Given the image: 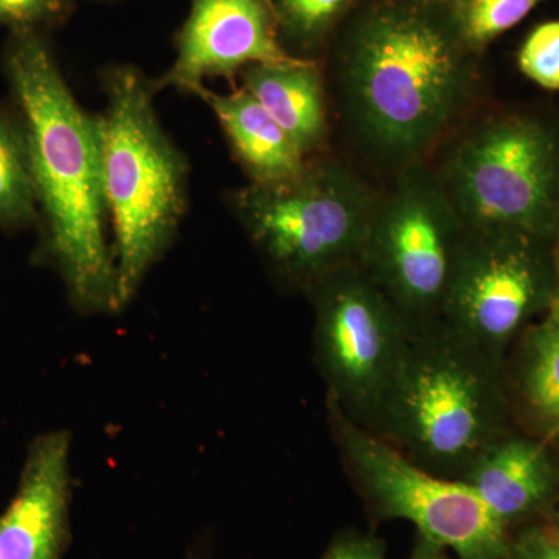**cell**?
I'll list each match as a JSON object with an SVG mask.
<instances>
[{
    "label": "cell",
    "mask_w": 559,
    "mask_h": 559,
    "mask_svg": "<svg viewBox=\"0 0 559 559\" xmlns=\"http://www.w3.org/2000/svg\"><path fill=\"white\" fill-rule=\"evenodd\" d=\"M479 58L439 2L373 0L337 47L345 112L374 153L415 164L468 105Z\"/></svg>",
    "instance_id": "1"
},
{
    "label": "cell",
    "mask_w": 559,
    "mask_h": 559,
    "mask_svg": "<svg viewBox=\"0 0 559 559\" xmlns=\"http://www.w3.org/2000/svg\"><path fill=\"white\" fill-rule=\"evenodd\" d=\"M5 73L27 131L47 249L70 297L84 311L119 310L97 116L76 100L38 31L13 32Z\"/></svg>",
    "instance_id": "2"
},
{
    "label": "cell",
    "mask_w": 559,
    "mask_h": 559,
    "mask_svg": "<svg viewBox=\"0 0 559 559\" xmlns=\"http://www.w3.org/2000/svg\"><path fill=\"white\" fill-rule=\"evenodd\" d=\"M100 80L103 189L121 310L178 234L189 209L190 164L157 117L153 79L135 66L116 64L103 70Z\"/></svg>",
    "instance_id": "3"
},
{
    "label": "cell",
    "mask_w": 559,
    "mask_h": 559,
    "mask_svg": "<svg viewBox=\"0 0 559 559\" xmlns=\"http://www.w3.org/2000/svg\"><path fill=\"white\" fill-rule=\"evenodd\" d=\"M502 360L443 323L412 330L373 430L423 469L459 480L506 436Z\"/></svg>",
    "instance_id": "4"
},
{
    "label": "cell",
    "mask_w": 559,
    "mask_h": 559,
    "mask_svg": "<svg viewBox=\"0 0 559 559\" xmlns=\"http://www.w3.org/2000/svg\"><path fill=\"white\" fill-rule=\"evenodd\" d=\"M377 197L347 165L316 156L288 179L234 191L230 207L275 277L308 294L358 261Z\"/></svg>",
    "instance_id": "5"
},
{
    "label": "cell",
    "mask_w": 559,
    "mask_h": 559,
    "mask_svg": "<svg viewBox=\"0 0 559 559\" xmlns=\"http://www.w3.org/2000/svg\"><path fill=\"white\" fill-rule=\"evenodd\" d=\"M437 175L466 229L559 241V135L549 121L489 116L455 142Z\"/></svg>",
    "instance_id": "6"
},
{
    "label": "cell",
    "mask_w": 559,
    "mask_h": 559,
    "mask_svg": "<svg viewBox=\"0 0 559 559\" xmlns=\"http://www.w3.org/2000/svg\"><path fill=\"white\" fill-rule=\"evenodd\" d=\"M466 227L425 165H404L377 197L358 264L412 330L439 322Z\"/></svg>",
    "instance_id": "7"
},
{
    "label": "cell",
    "mask_w": 559,
    "mask_h": 559,
    "mask_svg": "<svg viewBox=\"0 0 559 559\" xmlns=\"http://www.w3.org/2000/svg\"><path fill=\"white\" fill-rule=\"evenodd\" d=\"M347 473L384 520H403L459 559H509L507 524L468 485L436 476L330 406Z\"/></svg>",
    "instance_id": "8"
},
{
    "label": "cell",
    "mask_w": 559,
    "mask_h": 559,
    "mask_svg": "<svg viewBox=\"0 0 559 559\" xmlns=\"http://www.w3.org/2000/svg\"><path fill=\"white\" fill-rule=\"evenodd\" d=\"M307 296L314 305L316 358L329 404L371 432L411 325L358 261L331 272Z\"/></svg>",
    "instance_id": "9"
},
{
    "label": "cell",
    "mask_w": 559,
    "mask_h": 559,
    "mask_svg": "<svg viewBox=\"0 0 559 559\" xmlns=\"http://www.w3.org/2000/svg\"><path fill=\"white\" fill-rule=\"evenodd\" d=\"M557 275L558 241L516 230L466 229L440 322L502 360L530 320L549 312Z\"/></svg>",
    "instance_id": "10"
},
{
    "label": "cell",
    "mask_w": 559,
    "mask_h": 559,
    "mask_svg": "<svg viewBox=\"0 0 559 559\" xmlns=\"http://www.w3.org/2000/svg\"><path fill=\"white\" fill-rule=\"evenodd\" d=\"M176 33L171 68L154 79L157 92L191 94L212 79L234 80L259 62L290 60L280 40L270 0H189Z\"/></svg>",
    "instance_id": "11"
},
{
    "label": "cell",
    "mask_w": 559,
    "mask_h": 559,
    "mask_svg": "<svg viewBox=\"0 0 559 559\" xmlns=\"http://www.w3.org/2000/svg\"><path fill=\"white\" fill-rule=\"evenodd\" d=\"M69 448L66 432L33 443L20 489L0 516V559H60L68 535Z\"/></svg>",
    "instance_id": "12"
},
{
    "label": "cell",
    "mask_w": 559,
    "mask_h": 559,
    "mask_svg": "<svg viewBox=\"0 0 559 559\" xmlns=\"http://www.w3.org/2000/svg\"><path fill=\"white\" fill-rule=\"evenodd\" d=\"M242 90L266 109L307 159L329 142V108L319 66L310 58L259 62L241 70Z\"/></svg>",
    "instance_id": "13"
},
{
    "label": "cell",
    "mask_w": 559,
    "mask_h": 559,
    "mask_svg": "<svg viewBox=\"0 0 559 559\" xmlns=\"http://www.w3.org/2000/svg\"><path fill=\"white\" fill-rule=\"evenodd\" d=\"M460 481L473 488L503 524L540 509L557 473L540 441L502 436L471 462Z\"/></svg>",
    "instance_id": "14"
},
{
    "label": "cell",
    "mask_w": 559,
    "mask_h": 559,
    "mask_svg": "<svg viewBox=\"0 0 559 559\" xmlns=\"http://www.w3.org/2000/svg\"><path fill=\"white\" fill-rule=\"evenodd\" d=\"M191 95L200 98L215 114L226 134L235 159L250 183H272L297 175L307 157L272 119L266 109L242 87L219 94L207 86Z\"/></svg>",
    "instance_id": "15"
},
{
    "label": "cell",
    "mask_w": 559,
    "mask_h": 559,
    "mask_svg": "<svg viewBox=\"0 0 559 559\" xmlns=\"http://www.w3.org/2000/svg\"><path fill=\"white\" fill-rule=\"evenodd\" d=\"M518 389L533 418L549 436L559 433V320L547 316L525 333Z\"/></svg>",
    "instance_id": "16"
},
{
    "label": "cell",
    "mask_w": 559,
    "mask_h": 559,
    "mask_svg": "<svg viewBox=\"0 0 559 559\" xmlns=\"http://www.w3.org/2000/svg\"><path fill=\"white\" fill-rule=\"evenodd\" d=\"M38 212L24 121L0 112V227L25 226Z\"/></svg>",
    "instance_id": "17"
},
{
    "label": "cell",
    "mask_w": 559,
    "mask_h": 559,
    "mask_svg": "<svg viewBox=\"0 0 559 559\" xmlns=\"http://www.w3.org/2000/svg\"><path fill=\"white\" fill-rule=\"evenodd\" d=\"M280 40L288 53H314L322 49L356 0H270ZM299 58V57H297Z\"/></svg>",
    "instance_id": "18"
},
{
    "label": "cell",
    "mask_w": 559,
    "mask_h": 559,
    "mask_svg": "<svg viewBox=\"0 0 559 559\" xmlns=\"http://www.w3.org/2000/svg\"><path fill=\"white\" fill-rule=\"evenodd\" d=\"M544 0H439L452 27L474 53L516 27Z\"/></svg>",
    "instance_id": "19"
},
{
    "label": "cell",
    "mask_w": 559,
    "mask_h": 559,
    "mask_svg": "<svg viewBox=\"0 0 559 559\" xmlns=\"http://www.w3.org/2000/svg\"><path fill=\"white\" fill-rule=\"evenodd\" d=\"M521 72L544 90L559 91V21L530 32L518 55Z\"/></svg>",
    "instance_id": "20"
},
{
    "label": "cell",
    "mask_w": 559,
    "mask_h": 559,
    "mask_svg": "<svg viewBox=\"0 0 559 559\" xmlns=\"http://www.w3.org/2000/svg\"><path fill=\"white\" fill-rule=\"evenodd\" d=\"M69 0H0V25L13 32L38 31L69 13Z\"/></svg>",
    "instance_id": "21"
},
{
    "label": "cell",
    "mask_w": 559,
    "mask_h": 559,
    "mask_svg": "<svg viewBox=\"0 0 559 559\" xmlns=\"http://www.w3.org/2000/svg\"><path fill=\"white\" fill-rule=\"evenodd\" d=\"M509 559H559V524L525 528L510 543Z\"/></svg>",
    "instance_id": "22"
},
{
    "label": "cell",
    "mask_w": 559,
    "mask_h": 559,
    "mask_svg": "<svg viewBox=\"0 0 559 559\" xmlns=\"http://www.w3.org/2000/svg\"><path fill=\"white\" fill-rule=\"evenodd\" d=\"M323 559H385V551L377 539L349 535L337 540Z\"/></svg>",
    "instance_id": "23"
},
{
    "label": "cell",
    "mask_w": 559,
    "mask_h": 559,
    "mask_svg": "<svg viewBox=\"0 0 559 559\" xmlns=\"http://www.w3.org/2000/svg\"><path fill=\"white\" fill-rule=\"evenodd\" d=\"M409 559H448V557L441 547L419 536L418 543L415 544V549L412 551Z\"/></svg>",
    "instance_id": "24"
},
{
    "label": "cell",
    "mask_w": 559,
    "mask_h": 559,
    "mask_svg": "<svg viewBox=\"0 0 559 559\" xmlns=\"http://www.w3.org/2000/svg\"><path fill=\"white\" fill-rule=\"evenodd\" d=\"M547 316L551 319L559 320V241H558V275H557V288H555L554 300H551L550 310Z\"/></svg>",
    "instance_id": "25"
},
{
    "label": "cell",
    "mask_w": 559,
    "mask_h": 559,
    "mask_svg": "<svg viewBox=\"0 0 559 559\" xmlns=\"http://www.w3.org/2000/svg\"><path fill=\"white\" fill-rule=\"evenodd\" d=\"M432 2H439V0H432Z\"/></svg>",
    "instance_id": "26"
},
{
    "label": "cell",
    "mask_w": 559,
    "mask_h": 559,
    "mask_svg": "<svg viewBox=\"0 0 559 559\" xmlns=\"http://www.w3.org/2000/svg\"><path fill=\"white\" fill-rule=\"evenodd\" d=\"M558 524H559V522H558Z\"/></svg>",
    "instance_id": "27"
}]
</instances>
